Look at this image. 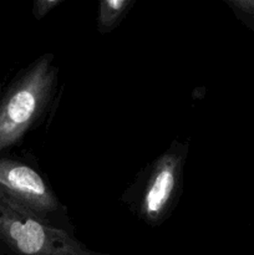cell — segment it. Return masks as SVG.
<instances>
[{"label": "cell", "instance_id": "obj_1", "mask_svg": "<svg viewBox=\"0 0 254 255\" xmlns=\"http://www.w3.org/2000/svg\"><path fill=\"white\" fill-rule=\"evenodd\" d=\"M55 56L44 54L29 65L0 97V156L21 142L46 115L57 90Z\"/></svg>", "mask_w": 254, "mask_h": 255}, {"label": "cell", "instance_id": "obj_2", "mask_svg": "<svg viewBox=\"0 0 254 255\" xmlns=\"http://www.w3.org/2000/svg\"><path fill=\"white\" fill-rule=\"evenodd\" d=\"M188 143L174 139L137 176L126 189L122 202L149 227H159L178 203Z\"/></svg>", "mask_w": 254, "mask_h": 255}, {"label": "cell", "instance_id": "obj_3", "mask_svg": "<svg viewBox=\"0 0 254 255\" xmlns=\"http://www.w3.org/2000/svg\"><path fill=\"white\" fill-rule=\"evenodd\" d=\"M0 197L46 226L75 234L67 208L26 159L0 156Z\"/></svg>", "mask_w": 254, "mask_h": 255}, {"label": "cell", "instance_id": "obj_4", "mask_svg": "<svg viewBox=\"0 0 254 255\" xmlns=\"http://www.w3.org/2000/svg\"><path fill=\"white\" fill-rule=\"evenodd\" d=\"M0 253L6 255H109L87 248L75 234L46 226L1 197Z\"/></svg>", "mask_w": 254, "mask_h": 255}, {"label": "cell", "instance_id": "obj_5", "mask_svg": "<svg viewBox=\"0 0 254 255\" xmlns=\"http://www.w3.org/2000/svg\"><path fill=\"white\" fill-rule=\"evenodd\" d=\"M134 0H104L99 4L97 27L101 34H109L128 14Z\"/></svg>", "mask_w": 254, "mask_h": 255}, {"label": "cell", "instance_id": "obj_6", "mask_svg": "<svg viewBox=\"0 0 254 255\" xmlns=\"http://www.w3.org/2000/svg\"><path fill=\"white\" fill-rule=\"evenodd\" d=\"M64 0H35L32 5V15L36 20H41L52 9L61 5Z\"/></svg>", "mask_w": 254, "mask_h": 255}, {"label": "cell", "instance_id": "obj_7", "mask_svg": "<svg viewBox=\"0 0 254 255\" xmlns=\"http://www.w3.org/2000/svg\"><path fill=\"white\" fill-rule=\"evenodd\" d=\"M228 5H231L232 9L238 14H246L254 19V1L249 0H228Z\"/></svg>", "mask_w": 254, "mask_h": 255}]
</instances>
